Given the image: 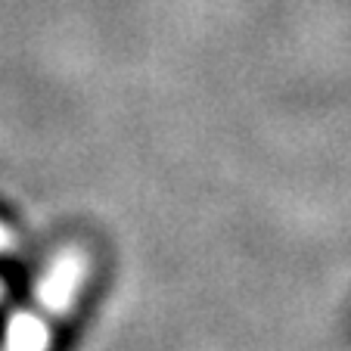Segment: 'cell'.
Here are the masks:
<instances>
[{
    "instance_id": "1",
    "label": "cell",
    "mask_w": 351,
    "mask_h": 351,
    "mask_svg": "<svg viewBox=\"0 0 351 351\" xmlns=\"http://www.w3.org/2000/svg\"><path fill=\"white\" fill-rule=\"evenodd\" d=\"M56 320H62L60 314L50 311V308L40 305V302H34L25 311L10 317L7 336H3L0 351H50Z\"/></svg>"
},
{
    "instance_id": "2",
    "label": "cell",
    "mask_w": 351,
    "mask_h": 351,
    "mask_svg": "<svg viewBox=\"0 0 351 351\" xmlns=\"http://www.w3.org/2000/svg\"><path fill=\"white\" fill-rule=\"evenodd\" d=\"M10 245H13V233H10V227L0 221V252H7Z\"/></svg>"
},
{
    "instance_id": "3",
    "label": "cell",
    "mask_w": 351,
    "mask_h": 351,
    "mask_svg": "<svg viewBox=\"0 0 351 351\" xmlns=\"http://www.w3.org/2000/svg\"><path fill=\"white\" fill-rule=\"evenodd\" d=\"M0 295H3V280H0Z\"/></svg>"
}]
</instances>
